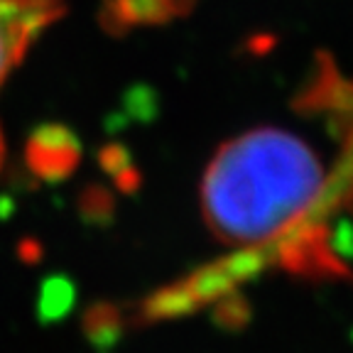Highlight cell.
<instances>
[{
  "instance_id": "obj_2",
  "label": "cell",
  "mask_w": 353,
  "mask_h": 353,
  "mask_svg": "<svg viewBox=\"0 0 353 353\" xmlns=\"http://www.w3.org/2000/svg\"><path fill=\"white\" fill-rule=\"evenodd\" d=\"M61 15V0H0V83Z\"/></svg>"
},
{
  "instance_id": "obj_1",
  "label": "cell",
  "mask_w": 353,
  "mask_h": 353,
  "mask_svg": "<svg viewBox=\"0 0 353 353\" xmlns=\"http://www.w3.org/2000/svg\"><path fill=\"white\" fill-rule=\"evenodd\" d=\"M324 192V165L314 150L294 132L263 128L216 154L201 201L216 236L263 248L302 226Z\"/></svg>"
}]
</instances>
